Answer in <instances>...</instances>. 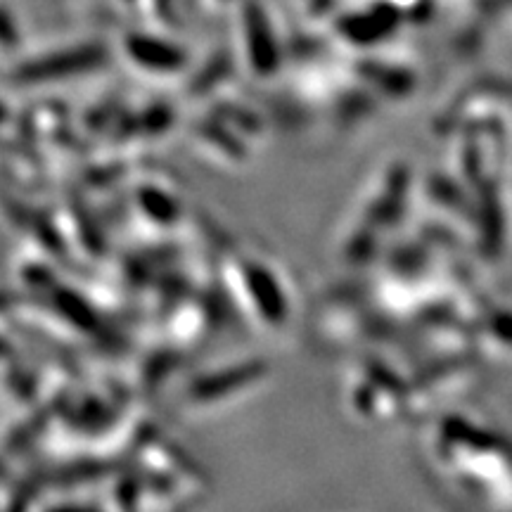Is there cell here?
<instances>
[{"label": "cell", "mask_w": 512, "mask_h": 512, "mask_svg": "<svg viewBox=\"0 0 512 512\" xmlns=\"http://www.w3.org/2000/svg\"><path fill=\"white\" fill-rule=\"evenodd\" d=\"M427 463L446 489L477 508L512 510V441L460 413L434 420Z\"/></svg>", "instance_id": "1"}, {"label": "cell", "mask_w": 512, "mask_h": 512, "mask_svg": "<svg viewBox=\"0 0 512 512\" xmlns=\"http://www.w3.org/2000/svg\"><path fill=\"white\" fill-rule=\"evenodd\" d=\"M408 195H411V169L406 164L389 166L358 209L349 238L344 240L347 256L361 261L373 256L380 249L377 245L384 235L401 226Z\"/></svg>", "instance_id": "2"}, {"label": "cell", "mask_w": 512, "mask_h": 512, "mask_svg": "<svg viewBox=\"0 0 512 512\" xmlns=\"http://www.w3.org/2000/svg\"><path fill=\"white\" fill-rule=\"evenodd\" d=\"M233 292L254 325L268 332L287 330L292 318V299L285 275L261 256H235Z\"/></svg>", "instance_id": "3"}, {"label": "cell", "mask_w": 512, "mask_h": 512, "mask_svg": "<svg viewBox=\"0 0 512 512\" xmlns=\"http://www.w3.org/2000/svg\"><path fill=\"white\" fill-rule=\"evenodd\" d=\"M406 399L408 380L387 363L368 358L349 375L347 406L356 420L370 425L394 420L396 415L406 413Z\"/></svg>", "instance_id": "4"}, {"label": "cell", "mask_w": 512, "mask_h": 512, "mask_svg": "<svg viewBox=\"0 0 512 512\" xmlns=\"http://www.w3.org/2000/svg\"><path fill=\"white\" fill-rule=\"evenodd\" d=\"M268 366L264 361H247L238 366L219 368L214 373L197 377V382L188 389V403L197 408H219L228 401L252 392L268 380Z\"/></svg>", "instance_id": "5"}, {"label": "cell", "mask_w": 512, "mask_h": 512, "mask_svg": "<svg viewBox=\"0 0 512 512\" xmlns=\"http://www.w3.org/2000/svg\"><path fill=\"white\" fill-rule=\"evenodd\" d=\"M124 53L133 67L147 74H174L185 64V55L176 46L147 36H128Z\"/></svg>", "instance_id": "6"}, {"label": "cell", "mask_w": 512, "mask_h": 512, "mask_svg": "<svg viewBox=\"0 0 512 512\" xmlns=\"http://www.w3.org/2000/svg\"><path fill=\"white\" fill-rule=\"evenodd\" d=\"M475 339L479 347L494 354H512V311L494 309L484 313L475 323Z\"/></svg>", "instance_id": "7"}, {"label": "cell", "mask_w": 512, "mask_h": 512, "mask_svg": "<svg viewBox=\"0 0 512 512\" xmlns=\"http://www.w3.org/2000/svg\"><path fill=\"white\" fill-rule=\"evenodd\" d=\"M140 207H143L140 211H143L145 219L155 221L159 226H171L181 216V204L162 188H147L140 197Z\"/></svg>", "instance_id": "8"}]
</instances>
